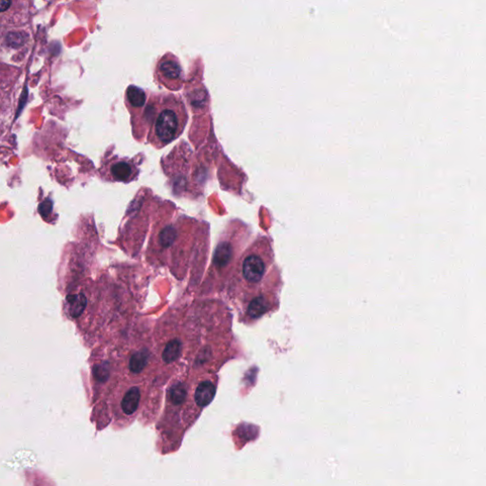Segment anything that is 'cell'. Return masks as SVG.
Here are the masks:
<instances>
[{
  "mask_svg": "<svg viewBox=\"0 0 486 486\" xmlns=\"http://www.w3.org/2000/svg\"><path fill=\"white\" fill-rule=\"evenodd\" d=\"M270 308H271L270 301L265 296H260L255 297L254 300L249 304L247 313L252 318H258L263 316L264 313H266L268 310H270Z\"/></svg>",
  "mask_w": 486,
  "mask_h": 486,
  "instance_id": "obj_11",
  "label": "cell"
},
{
  "mask_svg": "<svg viewBox=\"0 0 486 486\" xmlns=\"http://www.w3.org/2000/svg\"><path fill=\"white\" fill-rule=\"evenodd\" d=\"M178 238V231L174 226H165L159 234L158 242L162 248L172 246Z\"/></svg>",
  "mask_w": 486,
  "mask_h": 486,
  "instance_id": "obj_14",
  "label": "cell"
},
{
  "mask_svg": "<svg viewBox=\"0 0 486 486\" xmlns=\"http://www.w3.org/2000/svg\"><path fill=\"white\" fill-rule=\"evenodd\" d=\"M144 116L148 122V141L156 148H162L176 140L187 122L183 101L172 94L150 100Z\"/></svg>",
  "mask_w": 486,
  "mask_h": 486,
  "instance_id": "obj_1",
  "label": "cell"
},
{
  "mask_svg": "<svg viewBox=\"0 0 486 486\" xmlns=\"http://www.w3.org/2000/svg\"><path fill=\"white\" fill-rule=\"evenodd\" d=\"M141 400V391L138 388H130L124 396L121 407L127 415H131L137 410Z\"/></svg>",
  "mask_w": 486,
  "mask_h": 486,
  "instance_id": "obj_9",
  "label": "cell"
},
{
  "mask_svg": "<svg viewBox=\"0 0 486 486\" xmlns=\"http://www.w3.org/2000/svg\"><path fill=\"white\" fill-rule=\"evenodd\" d=\"M68 302L70 307V312L72 317H78L82 313L87 305L85 296L81 294L70 296L68 297Z\"/></svg>",
  "mask_w": 486,
  "mask_h": 486,
  "instance_id": "obj_15",
  "label": "cell"
},
{
  "mask_svg": "<svg viewBox=\"0 0 486 486\" xmlns=\"http://www.w3.org/2000/svg\"><path fill=\"white\" fill-rule=\"evenodd\" d=\"M266 271V264L258 254H250L242 263V275L247 282L254 284L262 280Z\"/></svg>",
  "mask_w": 486,
  "mask_h": 486,
  "instance_id": "obj_6",
  "label": "cell"
},
{
  "mask_svg": "<svg viewBox=\"0 0 486 486\" xmlns=\"http://www.w3.org/2000/svg\"><path fill=\"white\" fill-rule=\"evenodd\" d=\"M186 395H187V389H186V386L184 384L178 383V384H175L174 386H172V388H170V400H171V403L175 406H179V405L183 404V402L185 401V399H186Z\"/></svg>",
  "mask_w": 486,
  "mask_h": 486,
  "instance_id": "obj_16",
  "label": "cell"
},
{
  "mask_svg": "<svg viewBox=\"0 0 486 486\" xmlns=\"http://www.w3.org/2000/svg\"><path fill=\"white\" fill-rule=\"evenodd\" d=\"M21 71L0 60V120L14 115L20 89Z\"/></svg>",
  "mask_w": 486,
  "mask_h": 486,
  "instance_id": "obj_3",
  "label": "cell"
},
{
  "mask_svg": "<svg viewBox=\"0 0 486 486\" xmlns=\"http://www.w3.org/2000/svg\"><path fill=\"white\" fill-rule=\"evenodd\" d=\"M216 394V387L210 381L202 382L195 391V401L197 406L204 408L208 406Z\"/></svg>",
  "mask_w": 486,
  "mask_h": 486,
  "instance_id": "obj_7",
  "label": "cell"
},
{
  "mask_svg": "<svg viewBox=\"0 0 486 486\" xmlns=\"http://www.w3.org/2000/svg\"><path fill=\"white\" fill-rule=\"evenodd\" d=\"M233 248L229 242H220L214 254V264L219 269L224 268L232 260Z\"/></svg>",
  "mask_w": 486,
  "mask_h": 486,
  "instance_id": "obj_10",
  "label": "cell"
},
{
  "mask_svg": "<svg viewBox=\"0 0 486 486\" xmlns=\"http://www.w3.org/2000/svg\"><path fill=\"white\" fill-rule=\"evenodd\" d=\"M181 353H182V343L177 339L171 340L166 344L162 352V360L165 363L169 364L176 361L180 357Z\"/></svg>",
  "mask_w": 486,
  "mask_h": 486,
  "instance_id": "obj_13",
  "label": "cell"
},
{
  "mask_svg": "<svg viewBox=\"0 0 486 486\" xmlns=\"http://www.w3.org/2000/svg\"><path fill=\"white\" fill-rule=\"evenodd\" d=\"M149 360V352L147 349H142L132 354L129 360V369L133 374H140L141 370L148 366Z\"/></svg>",
  "mask_w": 486,
  "mask_h": 486,
  "instance_id": "obj_12",
  "label": "cell"
},
{
  "mask_svg": "<svg viewBox=\"0 0 486 486\" xmlns=\"http://www.w3.org/2000/svg\"><path fill=\"white\" fill-rule=\"evenodd\" d=\"M126 96H127V104L128 108H133L135 109H140L142 108L146 101H147V94L146 92L141 90L138 87L135 85H129L127 88L126 92Z\"/></svg>",
  "mask_w": 486,
  "mask_h": 486,
  "instance_id": "obj_8",
  "label": "cell"
},
{
  "mask_svg": "<svg viewBox=\"0 0 486 486\" xmlns=\"http://www.w3.org/2000/svg\"><path fill=\"white\" fill-rule=\"evenodd\" d=\"M183 71L180 61L172 53L162 56L157 64L155 77L159 83L170 91L182 89Z\"/></svg>",
  "mask_w": 486,
  "mask_h": 486,
  "instance_id": "obj_4",
  "label": "cell"
},
{
  "mask_svg": "<svg viewBox=\"0 0 486 486\" xmlns=\"http://www.w3.org/2000/svg\"><path fill=\"white\" fill-rule=\"evenodd\" d=\"M106 173L107 179L113 182L130 183L138 177L139 168L133 159L116 157L107 164Z\"/></svg>",
  "mask_w": 486,
  "mask_h": 486,
  "instance_id": "obj_5",
  "label": "cell"
},
{
  "mask_svg": "<svg viewBox=\"0 0 486 486\" xmlns=\"http://www.w3.org/2000/svg\"><path fill=\"white\" fill-rule=\"evenodd\" d=\"M31 16V2L0 0V46H23L28 38Z\"/></svg>",
  "mask_w": 486,
  "mask_h": 486,
  "instance_id": "obj_2",
  "label": "cell"
}]
</instances>
